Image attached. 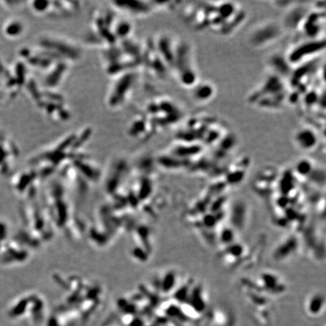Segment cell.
Returning <instances> with one entry per match:
<instances>
[{"instance_id": "1", "label": "cell", "mask_w": 326, "mask_h": 326, "mask_svg": "<svg viewBox=\"0 0 326 326\" xmlns=\"http://www.w3.org/2000/svg\"><path fill=\"white\" fill-rule=\"evenodd\" d=\"M288 90L284 79L270 74L247 97V102L261 110H279L287 102Z\"/></svg>"}, {"instance_id": "3", "label": "cell", "mask_w": 326, "mask_h": 326, "mask_svg": "<svg viewBox=\"0 0 326 326\" xmlns=\"http://www.w3.org/2000/svg\"><path fill=\"white\" fill-rule=\"evenodd\" d=\"M324 38L304 40L292 46L287 52L285 57L290 65L294 68L297 66L313 61L324 52Z\"/></svg>"}, {"instance_id": "8", "label": "cell", "mask_w": 326, "mask_h": 326, "mask_svg": "<svg viewBox=\"0 0 326 326\" xmlns=\"http://www.w3.org/2000/svg\"><path fill=\"white\" fill-rule=\"evenodd\" d=\"M293 140L297 148L310 152L316 149L319 144L320 136L313 127L303 126L297 129L293 135Z\"/></svg>"}, {"instance_id": "9", "label": "cell", "mask_w": 326, "mask_h": 326, "mask_svg": "<svg viewBox=\"0 0 326 326\" xmlns=\"http://www.w3.org/2000/svg\"><path fill=\"white\" fill-rule=\"evenodd\" d=\"M115 8L121 13H125L127 16L133 17H144L154 11L151 2H113Z\"/></svg>"}, {"instance_id": "10", "label": "cell", "mask_w": 326, "mask_h": 326, "mask_svg": "<svg viewBox=\"0 0 326 326\" xmlns=\"http://www.w3.org/2000/svg\"><path fill=\"white\" fill-rule=\"evenodd\" d=\"M267 66L271 74L276 75L282 79L289 78L292 73L293 67L287 61L286 57L283 54L276 52L272 54L267 59Z\"/></svg>"}, {"instance_id": "5", "label": "cell", "mask_w": 326, "mask_h": 326, "mask_svg": "<svg viewBox=\"0 0 326 326\" xmlns=\"http://www.w3.org/2000/svg\"><path fill=\"white\" fill-rule=\"evenodd\" d=\"M324 10L313 9L309 10L298 31L304 36L306 40L324 38L325 13Z\"/></svg>"}, {"instance_id": "6", "label": "cell", "mask_w": 326, "mask_h": 326, "mask_svg": "<svg viewBox=\"0 0 326 326\" xmlns=\"http://www.w3.org/2000/svg\"><path fill=\"white\" fill-rule=\"evenodd\" d=\"M135 76L133 73L127 72L126 75H122V79H119L113 83L107 97V104L110 108H118L128 101V95L131 88L134 86Z\"/></svg>"}, {"instance_id": "12", "label": "cell", "mask_w": 326, "mask_h": 326, "mask_svg": "<svg viewBox=\"0 0 326 326\" xmlns=\"http://www.w3.org/2000/svg\"><path fill=\"white\" fill-rule=\"evenodd\" d=\"M324 304V298L321 294H313L310 298H309L306 305L308 312L310 315H318L321 312Z\"/></svg>"}, {"instance_id": "13", "label": "cell", "mask_w": 326, "mask_h": 326, "mask_svg": "<svg viewBox=\"0 0 326 326\" xmlns=\"http://www.w3.org/2000/svg\"><path fill=\"white\" fill-rule=\"evenodd\" d=\"M314 170V165L309 159H301L297 163L295 172L300 176H307Z\"/></svg>"}, {"instance_id": "4", "label": "cell", "mask_w": 326, "mask_h": 326, "mask_svg": "<svg viewBox=\"0 0 326 326\" xmlns=\"http://www.w3.org/2000/svg\"><path fill=\"white\" fill-rule=\"evenodd\" d=\"M285 30L275 21H267L252 28L248 35V44L255 49L271 46L283 36Z\"/></svg>"}, {"instance_id": "11", "label": "cell", "mask_w": 326, "mask_h": 326, "mask_svg": "<svg viewBox=\"0 0 326 326\" xmlns=\"http://www.w3.org/2000/svg\"><path fill=\"white\" fill-rule=\"evenodd\" d=\"M192 97L199 104L210 102L216 95V88L210 82H199L192 89Z\"/></svg>"}, {"instance_id": "2", "label": "cell", "mask_w": 326, "mask_h": 326, "mask_svg": "<svg viewBox=\"0 0 326 326\" xmlns=\"http://www.w3.org/2000/svg\"><path fill=\"white\" fill-rule=\"evenodd\" d=\"M173 71L179 83L186 89H192L200 82L197 68L194 64V50L189 42L176 40Z\"/></svg>"}, {"instance_id": "7", "label": "cell", "mask_w": 326, "mask_h": 326, "mask_svg": "<svg viewBox=\"0 0 326 326\" xmlns=\"http://www.w3.org/2000/svg\"><path fill=\"white\" fill-rule=\"evenodd\" d=\"M304 4L303 2H294V4L288 7V11L284 16L283 21L281 23L285 31H299L305 18L309 12V9Z\"/></svg>"}]
</instances>
